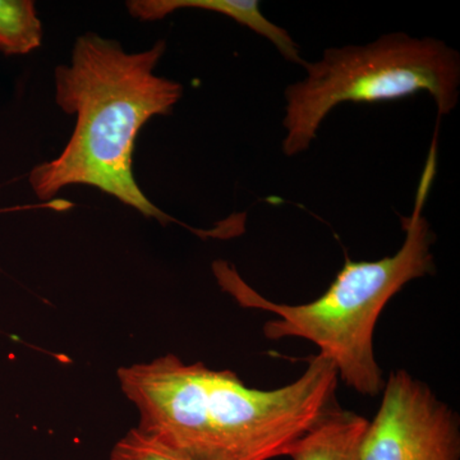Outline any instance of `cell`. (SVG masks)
Listing matches in <instances>:
<instances>
[{"mask_svg": "<svg viewBox=\"0 0 460 460\" xmlns=\"http://www.w3.org/2000/svg\"><path fill=\"white\" fill-rule=\"evenodd\" d=\"M124 394L140 411V431L196 460H271L332 410L338 371L326 357H311L293 383L248 387L233 371L181 362L166 354L118 370Z\"/></svg>", "mask_w": 460, "mask_h": 460, "instance_id": "6da1fadb", "label": "cell"}, {"mask_svg": "<svg viewBox=\"0 0 460 460\" xmlns=\"http://www.w3.org/2000/svg\"><path fill=\"white\" fill-rule=\"evenodd\" d=\"M165 50L159 41L142 53H126L117 41L93 33L75 40L71 63L56 69L57 104L75 115V131L57 159L30 172L39 199L87 184L144 217L180 223L151 204L132 172L138 132L154 115L171 113L183 93L181 84L154 74Z\"/></svg>", "mask_w": 460, "mask_h": 460, "instance_id": "7a4b0ae2", "label": "cell"}, {"mask_svg": "<svg viewBox=\"0 0 460 460\" xmlns=\"http://www.w3.org/2000/svg\"><path fill=\"white\" fill-rule=\"evenodd\" d=\"M438 168V133L417 190L410 217L402 219L405 239L401 250L377 261L347 259L329 289L313 302L277 304L260 295L226 261L214 262L217 283L242 307L274 314L263 325L270 341L299 338L311 341L332 362L339 378L358 394L377 396L386 378L376 361L374 334L378 317L390 299L411 280L435 272L431 252L434 233L423 210Z\"/></svg>", "mask_w": 460, "mask_h": 460, "instance_id": "3957f363", "label": "cell"}, {"mask_svg": "<svg viewBox=\"0 0 460 460\" xmlns=\"http://www.w3.org/2000/svg\"><path fill=\"white\" fill-rule=\"evenodd\" d=\"M305 80L286 90L283 153L310 148L321 124L341 102H380L426 93L438 117L458 104V51L434 38L390 33L367 45L329 48L319 62L304 65Z\"/></svg>", "mask_w": 460, "mask_h": 460, "instance_id": "277c9868", "label": "cell"}, {"mask_svg": "<svg viewBox=\"0 0 460 460\" xmlns=\"http://www.w3.org/2000/svg\"><path fill=\"white\" fill-rule=\"evenodd\" d=\"M361 460H460L458 414L410 372H392Z\"/></svg>", "mask_w": 460, "mask_h": 460, "instance_id": "5b68a950", "label": "cell"}, {"mask_svg": "<svg viewBox=\"0 0 460 460\" xmlns=\"http://www.w3.org/2000/svg\"><path fill=\"white\" fill-rule=\"evenodd\" d=\"M129 13L144 21L162 20L180 9H202L232 18L239 25L252 30L274 44L289 62L304 66L298 45L292 36L263 16L256 0H132L127 3Z\"/></svg>", "mask_w": 460, "mask_h": 460, "instance_id": "8992f818", "label": "cell"}, {"mask_svg": "<svg viewBox=\"0 0 460 460\" xmlns=\"http://www.w3.org/2000/svg\"><path fill=\"white\" fill-rule=\"evenodd\" d=\"M370 420L334 405L290 449L292 460H361Z\"/></svg>", "mask_w": 460, "mask_h": 460, "instance_id": "52a82bcc", "label": "cell"}, {"mask_svg": "<svg viewBox=\"0 0 460 460\" xmlns=\"http://www.w3.org/2000/svg\"><path fill=\"white\" fill-rule=\"evenodd\" d=\"M42 25L30 0H0V51L5 56H25L38 49Z\"/></svg>", "mask_w": 460, "mask_h": 460, "instance_id": "ba28073f", "label": "cell"}, {"mask_svg": "<svg viewBox=\"0 0 460 460\" xmlns=\"http://www.w3.org/2000/svg\"><path fill=\"white\" fill-rule=\"evenodd\" d=\"M111 460H196L153 436L133 429L115 444Z\"/></svg>", "mask_w": 460, "mask_h": 460, "instance_id": "9c48e42d", "label": "cell"}]
</instances>
